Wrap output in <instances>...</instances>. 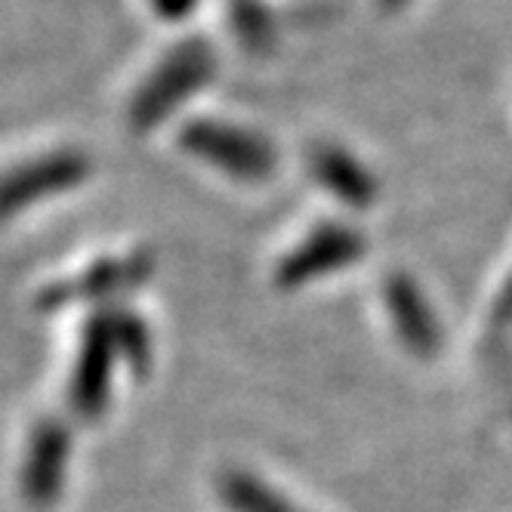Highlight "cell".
Instances as JSON below:
<instances>
[{"mask_svg": "<svg viewBox=\"0 0 512 512\" xmlns=\"http://www.w3.org/2000/svg\"><path fill=\"white\" fill-rule=\"evenodd\" d=\"M118 324L90 321L71 349L68 368V405L81 417H96L108 392V371L118 349Z\"/></svg>", "mask_w": 512, "mask_h": 512, "instance_id": "cell-1", "label": "cell"}, {"mask_svg": "<svg viewBox=\"0 0 512 512\" xmlns=\"http://www.w3.org/2000/svg\"><path fill=\"white\" fill-rule=\"evenodd\" d=\"M68 463V435L53 420H38L22 445L19 491L31 506H47L62 488Z\"/></svg>", "mask_w": 512, "mask_h": 512, "instance_id": "cell-2", "label": "cell"}, {"mask_svg": "<svg viewBox=\"0 0 512 512\" xmlns=\"http://www.w3.org/2000/svg\"><path fill=\"white\" fill-rule=\"evenodd\" d=\"M223 494L235 512H294L287 500L275 497L269 488H263L256 479H247V475H229L223 482Z\"/></svg>", "mask_w": 512, "mask_h": 512, "instance_id": "cell-3", "label": "cell"}]
</instances>
